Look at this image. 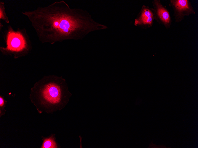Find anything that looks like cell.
Returning <instances> with one entry per match:
<instances>
[{
  "mask_svg": "<svg viewBox=\"0 0 198 148\" xmlns=\"http://www.w3.org/2000/svg\"><path fill=\"white\" fill-rule=\"evenodd\" d=\"M22 13L28 19L42 43L81 40L91 32L108 28L95 21L86 11L71 9L64 1Z\"/></svg>",
  "mask_w": 198,
  "mask_h": 148,
  "instance_id": "obj_1",
  "label": "cell"
},
{
  "mask_svg": "<svg viewBox=\"0 0 198 148\" xmlns=\"http://www.w3.org/2000/svg\"><path fill=\"white\" fill-rule=\"evenodd\" d=\"M71 95L64 79L50 75L44 76L35 84L30 98L37 107L52 113L63 108Z\"/></svg>",
  "mask_w": 198,
  "mask_h": 148,
  "instance_id": "obj_2",
  "label": "cell"
},
{
  "mask_svg": "<svg viewBox=\"0 0 198 148\" xmlns=\"http://www.w3.org/2000/svg\"><path fill=\"white\" fill-rule=\"evenodd\" d=\"M3 37L6 45L0 47V51L4 55L17 59L27 55L32 49L31 42L25 28L15 30L9 25L3 32Z\"/></svg>",
  "mask_w": 198,
  "mask_h": 148,
  "instance_id": "obj_3",
  "label": "cell"
},
{
  "mask_svg": "<svg viewBox=\"0 0 198 148\" xmlns=\"http://www.w3.org/2000/svg\"><path fill=\"white\" fill-rule=\"evenodd\" d=\"M154 15V12L152 9L143 6L135 19L134 24L137 26L149 27L152 25Z\"/></svg>",
  "mask_w": 198,
  "mask_h": 148,
  "instance_id": "obj_4",
  "label": "cell"
},
{
  "mask_svg": "<svg viewBox=\"0 0 198 148\" xmlns=\"http://www.w3.org/2000/svg\"><path fill=\"white\" fill-rule=\"evenodd\" d=\"M153 4L157 16L165 26H168L170 22V18L167 10L159 3L158 1H154Z\"/></svg>",
  "mask_w": 198,
  "mask_h": 148,
  "instance_id": "obj_5",
  "label": "cell"
},
{
  "mask_svg": "<svg viewBox=\"0 0 198 148\" xmlns=\"http://www.w3.org/2000/svg\"><path fill=\"white\" fill-rule=\"evenodd\" d=\"M172 3L177 13L182 14L184 13L192 12L190 9L189 1L186 0L172 1Z\"/></svg>",
  "mask_w": 198,
  "mask_h": 148,
  "instance_id": "obj_6",
  "label": "cell"
},
{
  "mask_svg": "<svg viewBox=\"0 0 198 148\" xmlns=\"http://www.w3.org/2000/svg\"><path fill=\"white\" fill-rule=\"evenodd\" d=\"M57 147V145L55 140L54 136H52L44 139L41 148H55Z\"/></svg>",
  "mask_w": 198,
  "mask_h": 148,
  "instance_id": "obj_7",
  "label": "cell"
},
{
  "mask_svg": "<svg viewBox=\"0 0 198 148\" xmlns=\"http://www.w3.org/2000/svg\"><path fill=\"white\" fill-rule=\"evenodd\" d=\"M0 20H3L7 24L9 22L8 17L5 12L4 3L1 1H0Z\"/></svg>",
  "mask_w": 198,
  "mask_h": 148,
  "instance_id": "obj_8",
  "label": "cell"
},
{
  "mask_svg": "<svg viewBox=\"0 0 198 148\" xmlns=\"http://www.w3.org/2000/svg\"><path fill=\"white\" fill-rule=\"evenodd\" d=\"M4 105V99L0 96V107H3Z\"/></svg>",
  "mask_w": 198,
  "mask_h": 148,
  "instance_id": "obj_9",
  "label": "cell"
},
{
  "mask_svg": "<svg viewBox=\"0 0 198 148\" xmlns=\"http://www.w3.org/2000/svg\"><path fill=\"white\" fill-rule=\"evenodd\" d=\"M3 25L1 23V22H0V30H1L2 28L3 27Z\"/></svg>",
  "mask_w": 198,
  "mask_h": 148,
  "instance_id": "obj_10",
  "label": "cell"
}]
</instances>
